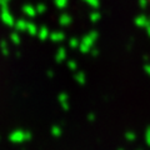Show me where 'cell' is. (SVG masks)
Listing matches in <instances>:
<instances>
[{"instance_id":"6da1fadb","label":"cell","mask_w":150,"mask_h":150,"mask_svg":"<svg viewBox=\"0 0 150 150\" xmlns=\"http://www.w3.org/2000/svg\"><path fill=\"white\" fill-rule=\"evenodd\" d=\"M146 1H148V3H149V4H150V0H146Z\"/></svg>"}]
</instances>
